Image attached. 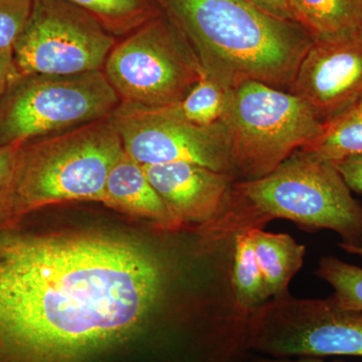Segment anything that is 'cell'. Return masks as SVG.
I'll return each instance as SVG.
<instances>
[{
  "mask_svg": "<svg viewBox=\"0 0 362 362\" xmlns=\"http://www.w3.org/2000/svg\"><path fill=\"white\" fill-rule=\"evenodd\" d=\"M299 151L332 163L362 154V98L324 123L320 134Z\"/></svg>",
  "mask_w": 362,
  "mask_h": 362,
  "instance_id": "obj_16",
  "label": "cell"
},
{
  "mask_svg": "<svg viewBox=\"0 0 362 362\" xmlns=\"http://www.w3.org/2000/svg\"><path fill=\"white\" fill-rule=\"evenodd\" d=\"M123 152L110 118L25 143L16 171L13 223L51 204L102 202L107 178Z\"/></svg>",
  "mask_w": 362,
  "mask_h": 362,
  "instance_id": "obj_3",
  "label": "cell"
},
{
  "mask_svg": "<svg viewBox=\"0 0 362 362\" xmlns=\"http://www.w3.org/2000/svg\"><path fill=\"white\" fill-rule=\"evenodd\" d=\"M33 0H0V52L13 51L25 26Z\"/></svg>",
  "mask_w": 362,
  "mask_h": 362,
  "instance_id": "obj_22",
  "label": "cell"
},
{
  "mask_svg": "<svg viewBox=\"0 0 362 362\" xmlns=\"http://www.w3.org/2000/svg\"><path fill=\"white\" fill-rule=\"evenodd\" d=\"M20 77L14 63L13 51L0 52V99Z\"/></svg>",
  "mask_w": 362,
  "mask_h": 362,
  "instance_id": "obj_25",
  "label": "cell"
},
{
  "mask_svg": "<svg viewBox=\"0 0 362 362\" xmlns=\"http://www.w3.org/2000/svg\"><path fill=\"white\" fill-rule=\"evenodd\" d=\"M317 276L334 289L335 301L343 308L362 312V268L335 257H324Z\"/></svg>",
  "mask_w": 362,
  "mask_h": 362,
  "instance_id": "obj_20",
  "label": "cell"
},
{
  "mask_svg": "<svg viewBox=\"0 0 362 362\" xmlns=\"http://www.w3.org/2000/svg\"><path fill=\"white\" fill-rule=\"evenodd\" d=\"M350 190L362 194V154L334 163Z\"/></svg>",
  "mask_w": 362,
  "mask_h": 362,
  "instance_id": "obj_23",
  "label": "cell"
},
{
  "mask_svg": "<svg viewBox=\"0 0 362 362\" xmlns=\"http://www.w3.org/2000/svg\"><path fill=\"white\" fill-rule=\"evenodd\" d=\"M143 168L152 187L181 225L218 220L232 206L233 175L188 162Z\"/></svg>",
  "mask_w": 362,
  "mask_h": 362,
  "instance_id": "obj_12",
  "label": "cell"
},
{
  "mask_svg": "<svg viewBox=\"0 0 362 362\" xmlns=\"http://www.w3.org/2000/svg\"><path fill=\"white\" fill-rule=\"evenodd\" d=\"M102 202L111 209L145 218L166 230H176L181 226L152 187L143 165L125 151L109 173Z\"/></svg>",
  "mask_w": 362,
  "mask_h": 362,
  "instance_id": "obj_13",
  "label": "cell"
},
{
  "mask_svg": "<svg viewBox=\"0 0 362 362\" xmlns=\"http://www.w3.org/2000/svg\"><path fill=\"white\" fill-rule=\"evenodd\" d=\"M116 44L115 35L82 7L33 0L13 56L21 76L77 75L103 71Z\"/></svg>",
  "mask_w": 362,
  "mask_h": 362,
  "instance_id": "obj_8",
  "label": "cell"
},
{
  "mask_svg": "<svg viewBox=\"0 0 362 362\" xmlns=\"http://www.w3.org/2000/svg\"><path fill=\"white\" fill-rule=\"evenodd\" d=\"M103 71L121 103L146 109L178 103L204 74L187 40L163 11L117 42Z\"/></svg>",
  "mask_w": 362,
  "mask_h": 362,
  "instance_id": "obj_7",
  "label": "cell"
},
{
  "mask_svg": "<svg viewBox=\"0 0 362 362\" xmlns=\"http://www.w3.org/2000/svg\"><path fill=\"white\" fill-rule=\"evenodd\" d=\"M21 146H0V226L13 223L14 187Z\"/></svg>",
  "mask_w": 362,
  "mask_h": 362,
  "instance_id": "obj_21",
  "label": "cell"
},
{
  "mask_svg": "<svg viewBox=\"0 0 362 362\" xmlns=\"http://www.w3.org/2000/svg\"><path fill=\"white\" fill-rule=\"evenodd\" d=\"M160 259L103 233L0 226V362H113L150 333Z\"/></svg>",
  "mask_w": 362,
  "mask_h": 362,
  "instance_id": "obj_1",
  "label": "cell"
},
{
  "mask_svg": "<svg viewBox=\"0 0 362 362\" xmlns=\"http://www.w3.org/2000/svg\"><path fill=\"white\" fill-rule=\"evenodd\" d=\"M109 118L124 151L143 166L188 162L235 175L230 139L221 120L195 125L154 109L123 103Z\"/></svg>",
  "mask_w": 362,
  "mask_h": 362,
  "instance_id": "obj_10",
  "label": "cell"
},
{
  "mask_svg": "<svg viewBox=\"0 0 362 362\" xmlns=\"http://www.w3.org/2000/svg\"><path fill=\"white\" fill-rule=\"evenodd\" d=\"M299 23L313 40L362 33V0H290Z\"/></svg>",
  "mask_w": 362,
  "mask_h": 362,
  "instance_id": "obj_15",
  "label": "cell"
},
{
  "mask_svg": "<svg viewBox=\"0 0 362 362\" xmlns=\"http://www.w3.org/2000/svg\"><path fill=\"white\" fill-rule=\"evenodd\" d=\"M92 13L115 37H126L162 13L157 0H68Z\"/></svg>",
  "mask_w": 362,
  "mask_h": 362,
  "instance_id": "obj_18",
  "label": "cell"
},
{
  "mask_svg": "<svg viewBox=\"0 0 362 362\" xmlns=\"http://www.w3.org/2000/svg\"><path fill=\"white\" fill-rule=\"evenodd\" d=\"M226 94V90L204 71L185 99L173 106L154 110L185 122L209 126L221 120Z\"/></svg>",
  "mask_w": 362,
  "mask_h": 362,
  "instance_id": "obj_19",
  "label": "cell"
},
{
  "mask_svg": "<svg viewBox=\"0 0 362 362\" xmlns=\"http://www.w3.org/2000/svg\"><path fill=\"white\" fill-rule=\"evenodd\" d=\"M233 202L254 216L326 228L340 245L362 246V206L332 162L297 150L271 173L233 183Z\"/></svg>",
  "mask_w": 362,
  "mask_h": 362,
  "instance_id": "obj_4",
  "label": "cell"
},
{
  "mask_svg": "<svg viewBox=\"0 0 362 362\" xmlns=\"http://www.w3.org/2000/svg\"><path fill=\"white\" fill-rule=\"evenodd\" d=\"M120 104L103 71L21 76L0 99V146L109 118Z\"/></svg>",
  "mask_w": 362,
  "mask_h": 362,
  "instance_id": "obj_6",
  "label": "cell"
},
{
  "mask_svg": "<svg viewBox=\"0 0 362 362\" xmlns=\"http://www.w3.org/2000/svg\"><path fill=\"white\" fill-rule=\"evenodd\" d=\"M221 121L230 139L235 173L263 177L320 134L324 124L287 90L247 81L226 90Z\"/></svg>",
  "mask_w": 362,
  "mask_h": 362,
  "instance_id": "obj_5",
  "label": "cell"
},
{
  "mask_svg": "<svg viewBox=\"0 0 362 362\" xmlns=\"http://www.w3.org/2000/svg\"><path fill=\"white\" fill-rule=\"evenodd\" d=\"M339 247L345 252H349L350 254L358 255L362 257V246L352 247V246H344V245H340Z\"/></svg>",
  "mask_w": 362,
  "mask_h": 362,
  "instance_id": "obj_27",
  "label": "cell"
},
{
  "mask_svg": "<svg viewBox=\"0 0 362 362\" xmlns=\"http://www.w3.org/2000/svg\"><path fill=\"white\" fill-rule=\"evenodd\" d=\"M207 76L226 90L256 81L289 90L313 37L249 0H157Z\"/></svg>",
  "mask_w": 362,
  "mask_h": 362,
  "instance_id": "obj_2",
  "label": "cell"
},
{
  "mask_svg": "<svg viewBox=\"0 0 362 362\" xmlns=\"http://www.w3.org/2000/svg\"><path fill=\"white\" fill-rule=\"evenodd\" d=\"M288 92L326 123L362 98V33L313 40Z\"/></svg>",
  "mask_w": 362,
  "mask_h": 362,
  "instance_id": "obj_11",
  "label": "cell"
},
{
  "mask_svg": "<svg viewBox=\"0 0 362 362\" xmlns=\"http://www.w3.org/2000/svg\"><path fill=\"white\" fill-rule=\"evenodd\" d=\"M249 349L276 357H362V312L322 300H276L247 321Z\"/></svg>",
  "mask_w": 362,
  "mask_h": 362,
  "instance_id": "obj_9",
  "label": "cell"
},
{
  "mask_svg": "<svg viewBox=\"0 0 362 362\" xmlns=\"http://www.w3.org/2000/svg\"><path fill=\"white\" fill-rule=\"evenodd\" d=\"M256 362H323V361H319V359L312 358V357H308V358L299 359V361H284V359H261V361H258Z\"/></svg>",
  "mask_w": 362,
  "mask_h": 362,
  "instance_id": "obj_26",
  "label": "cell"
},
{
  "mask_svg": "<svg viewBox=\"0 0 362 362\" xmlns=\"http://www.w3.org/2000/svg\"><path fill=\"white\" fill-rule=\"evenodd\" d=\"M255 254L271 296L288 297V286L303 265L306 249L286 233L251 228Z\"/></svg>",
  "mask_w": 362,
  "mask_h": 362,
  "instance_id": "obj_14",
  "label": "cell"
},
{
  "mask_svg": "<svg viewBox=\"0 0 362 362\" xmlns=\"http://www.w3.org/2000/svg\"><path fill=\"white\" fill-rule=\"evenodd\" d=\"M233 285L235 300L243 310H257L271 297L255 254L251 228L235 237Z\"/></svg>",
  "mask_w": 362,
  "mask_h": 362,
  "instance_id": "obj_17",
  "label": "cell"
},
{
  "mask_svg": "<svg viewBox=\"0 0 362 362\" xmlns=\"http://www.w3.org/2000/svg\"><path fill=\"white\" fill-rule=\"evenodd\" d=\"M249 1L275 18L299 23L296 11L290 0H249Z\"/></svg>",
  "mask_w": 362,
  "mask_h": 362,
  "instance_id": "obj_24",
  "label": "cell"
}]
</instances>
